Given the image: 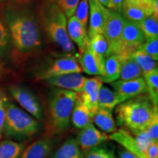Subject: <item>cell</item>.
Listing matches in <instances>:
<instances>
[{
  "label": "cell",
  "mask_w": 158,
  "mask_h": 158,
  "mask_svg": "<svg viewBox=\"0 0 158 158\" xmlns=\"http://www.w3.org/2000/svg\"><path fill=\"white\" fill-rule=\"evenodd\" d=\"M6 73V68L5 66V64L2 61L1 58H0V78H3Z\"/></svg>",
  "instance_id": "60d3db41"
},
{
  "label": "cell",
  "mask_w": 158,
  "mask_h": 158,
  "mask_svg": "<svg viewBox=\"0 0 158 158\" xmlns=\"http://www.w3.org/2000/svg\"><path fill=\"white\" fill-rule=\"evenodd\" d=\"M78 93L54 89L50 93L47 110V130L50 134L61 133L69 127Z\"/></svg>",
  "instance_id": "277c9868"
},
{
  "label": "cell",
  "mask_w": 158,
  "mask_h": 158,
  "mask_svg": "<svg viewBox=\"0 0 158 158\" xmlns=\"http://www.w3.org/2000/svg\"><path fill=\"white\" fill-rule=\"evenodd\" d=\"M67 30L69 38L78 48L79 54H81L89 44V36L86 27H84L74 15L69 18Z\"/></svg>",
  "instance_id": "2e32d148"
},
{
  "label": "cell",
  "mask_w": 158,
  "mask_h": 158,
  "mask_svg": "<svg viewBox=\"0 0 158 158\" xmlns=\"http://www.w3.org/2000/svg\"><path fill=\"white\" fill-rule=\"evenodd\" d=\"M86 78L80 73H72L47 78L43 81L54 87L79 93L84 89Z\"/></svg>",
  "instance_id": "4fadbf2b"
},
{
  "label": "cell",
  "mask_w": 158,
  "mask_h": 158,
  "mask_svg": "<svg viewBox=\"0 0 158 158\" xmlns=\"http://www.w3.org/2000/svg\"><path fill=\"white\" fill-rule=\"evenodd\" d=\"M113 158H114V157H113Z\"/></svg>",
  "instance_id": "f6af8a7d"
},
{
  "label": "cell",
  "mask_w": 158,
  "mask_h": 158,
  "mask_svg": "<svg viewBox=\"0 0 158 158\" xmlns=\"http://www.w3.org/2000/svg\"><path fill=\"white\" fill-rule=\"evenodd\" d=\"M49 1L56 4L64 12L67 19H69L74 15L77 6L81 0H49Z\"/></svg>",
  "instance_id": "1f68e13d"
},
{
  "label": "cell",
  "mask_w": 158,
  "mask_h": 158,
  "mask_svg": "<svg viewBox=\"0 0 158 158\" xmlns=\"http://www.w3.org/2000/svg\"><path fill=\"white\" fill-rule=\"evenodd\" d=\"M19 1V0H0V4H7L9 2H13Z\"/></svg>",
  "instance_id": "7bdbcfd3"
},
{
  "label": "cell",
  "mask_w": 158,
  "mask_h": 158,
  "mask_svg": "<svg viewBox=\"0 0 158 158\" xmlns=\"http://www.w3.org/2000/svg\"><path fill=\"white\" fill-rule=\"evenodd\" d=\"M138 51H142L144 54L149 55L152 58L157 61L158 59V38H151L146 40L143 44Z\"/></svg>",
  "instance_id": "d6a6232c"
},
{
  "label": "cell",
  "mask_w": 158,
  "mask_h": 158,
  "mask_svg": "<svg viewBox=\"0 0 158 158\" xmlns=\"http://www.w3.org/2000/svg\"><path fill=\"white\" fill-rule=\"evenodd\" d=\"M81 158H84V157H83V155L81 156Z\"/></svg>",
  "instance_id": "ee69618b"
},
{
  "label": "cell",
  "mask_w": 158,
  "mask_h": 158,
  "mask_svg": "<svg viewBox=\"0 0 158 158\" xmlns=\"http://www.w3.org/2000/svg\"><path fill=\"white\" fill-rule=\"evenodd\" d=\"M110 86L124 101L143 94H147V87L143 77L133 80H117L110 83Z\"/></svg>",
  "instance_id": "8fae6325"
},
{
  "label": "cell",
  "mask_w": 158,
  "mask_h": 158,
  "mask_svg": "<svg viewBox=\"0 0 158 158\" xmlns=\"http://www.w3.org/2000/svg\"><path fill=\"white\" fill-rule=\"evenodd\" d=\"M41 29L62 51L64 56H75L76 48L68 35V19L56 4L45 0L37 12Z\"/></svg>",
  "instance_id": "7a4b0ae2"
},
{
  "label": "cell",
  "mask_w": 158,
  "mask_h": 158,
  "mask_svg": "<svg viewBox=\"0 0 158 158\" xmlns=\"http://www.w3.org/2000/svg\"><path fill=\"white\" fill-rule=\"evenodd\" d=\"M121 67V59L118 54H110L106 59L104 63V73L100 77L102 81L106 84L118 80Z\"/></svg>",
  "instance_id": "ffe728a7"
},
{
  "label": "cell",
  "mask_w": 158,
  "mask_h": 158,
  "mask_svg": "<svg viewBox=\"0 0 158 158\" xmlns=\"http://www.w3.org/2000/svg\"><path fill=\"white\" fill-rule=\"evenodd\" d=\"M135 23L140 27L146 40L158 38V17L152 14Z\"/></svg>",
  "instance_id": "83f0119b"
},
{
  "label": "cell",
  "mask_w": 158,
  "mask_h": 158,
  "mask_svg": "<svg viewBox=\"0 0 158 158\" xmlns=\"http://www.w3.org/2000/svg\"><path fill=\"white\" fill-rule=\"evenodd\" d=\"M54 143L49 138H43L33 142L23 150L19 158H48Z\"/></svg>",
  "instance_id": "ac0fdd59"
},
{
  "label": "cell",
  "mask_w": 158,
  "mask_h": 158,
  "mask_svg": "<svg viewBox=\"0 0 158 158\" xmlns=\"http://www.w3.org/2000/svg\"><path fill=\"white\" fill-rule=\"evenodd\" d=\"M147 87V94L151 98L154 103L157 105L158 102V70H154L151 72L143 74Z\"/></svg>",
  "instance_id": "4dcf8cb0"
},
{
  "label": "cell",
  "mask_w": 158,
  "mask_h": 158,
  "mask_svg": "<svg viewBox=\"0 0 158 158\" xmlns=\"http://www.w3.org/2000/svg\"><path fill=\"white\" fill-rule=\"evenodd\" d=\"M86 154V158H113V153L110 152L106 148L102 147H94Z\"/></svg>",
  "instance_id": "e575fe53"
},
{
  "label": "cell",
  "mask_w": 158,
  "mask_h": 158,
  "mask_svg": "<svg viewBox=\"0 0 158 158\" xmlns=\"http://www.w3.org/2000/svg\"><path fill=\"white\" fill-rule=\"evenodd\" d=\"M122 102L123 99L114 89L103 85L101 86L98 96V108L113 111L116 106Z\"/></svg>",
  "instance_id": "44dd1931"
},
{
  "label": "cell",
  "mask_w": 158,
  "mask_h": 158,
  "mask_svg": "<svg viewBox=\"0 0 158 158\" xmlns=\"http://www.w3.org/2000/svg\"><path fill=\"white\" fill-rule=\"evenodd\" d=\"M5 121L3 135L7 139L24 140L38 131L36 119L5 98Z\"/></svg>",
  "instance_id": "5b68a950"
},
{
  "label": "cell",
  "mask_w": 158,
  "mask_h": 158,
  "mask_svg": "<svg viewBox=\"0 0 158 158\" xmlns=\"http://www.w3.org/2000/svg\"><path fill=\"white\" fill-rule=\"evenodd\" d=\"M81 156L78 141L76 138H71L67 140L51 158H81Z\"/></svg>",
  "instance_id": "484cf974"
},
{
  "label": "cell",
  "mask_w": 158,
  "mask_h": 158,
  "mask_svg": "<svg viewBox=\"0 0 158 158\" xmlns=\"http://www.w3.org/2000/svg\"><path fill=\"white\" fill-rule=\"evenodd\" d=\"M102 5H103L104 7H108V0H97Z\"/></svg>",
  "instance_id": "b9f144b4"
},
{
  "label": "cell",
  "mask_w": 158,
  "mask_h": 158,
  "mask_svg": "<svg viewBox=\"0 0 158 158\" xmlns=\"http://www.w3.org/2000/svg\"><path fill=\"white\" fill-rule=\"evenodd\" d=\"M92 122H94V123L106 133H112L117 130L113 114L110 110L98 108L96 113L94 114Z\"/></svg>",
  "instance_id": "cb8c5ba5"
},
{
  "label": "cell",
  "mask_w": 158,
  "mask_h": 158,
  "mask_svg": "<svg viewBox=\"0 0 158 158\" xmlns=\"http://www.w3.org/2000/svg\"><path fill=\"white\" fill-rule=\"evenodd\" d=\"M2 19L11 37L12 45L19 54H32L42 45V29L37 12L25 0L5 4Z\"/></svg>",
  "instance_id": "6da1fadb"
},
{
  "label": "cell",
  "mask_w": 158,
  "mask_h": 158,
  "mask_svg": "<svg viewBox=\"0 0 158 158\" xmlns=\"http://www.w3.org/2000/svg\"><path fill=\"white\" fill-rule=\"evenodd\" d=\"M24 143L6 140L0 142V158H19Z\"/></svg>",
  "instance_id": "4316f807"
},
{
  "label": "cell",
  "mask_w": 158,
  "mask_h": 158,
  "mask_svg": "<svg viewBox=\"0 0 158 158\" xmlns=\"http://www.w3.org/2000/svg\"><path fill=\"white\" fill-rule=\"evenodd\" d=\"M130 56L140 67L143 74L157 69V61L142 51H136L135 52L130 54Z\"/></svg>",
  "instance_id": "f546056e"
},
{
  "label": "cell",
  "mask_w": 158,
  "mask_h": 158,
  "mask_svg": "<svg viewBox=\"0 0 158 158\" xmlns=\"http://www.w3.org/2000/svg\"><path fill=\"white\" fill-rule=\"evenodd\" d=\"M6 96L4 92L0 89V140L3 136L4 125L5 121V100Z\"/></svg>",
  "instance_id": "d590c367"
},
{
  "label": "cell",
  "mask_w": 158,
  "mask_h": 158,
  "mask_svg": "<svg viewBox=\"0 0 158 158\" xmlns=\"http://www.w3.org/2000/svg\"><path fill=\"white\" fill-rule=\"evenodd\" d=\"M12 46L9 30L2 17H0V58H7L10 53Z\"/></svg>",
  "instance_id": "f1b7e54d"
},
{
  "label": "cell",
  "mask_w": 158,
  "mask_h": 158,
  "mask_svg": "<svg viewBox=\"0 0 158 158\" xmlns=\"http://www.w3.org/2000/svg\"><path fill=\"white\" fill-rule=\"evenodd\" d=\"M146 158H158V142H153L145 153Z\"/></svg>",
  "instance_id": "74e56055"
},
{
  "label": "cell",
  "mask_w": 158,
  "mask_h": 158,
  "mask_svg": "<svg viewBox=\"0 0 158 158\" xmlns=\"http://www.w3.org/2000/svg\"><path fill=\"white\" fill-rule=\"evenodd\" d=\"M105 24L103 35L109 44L111 54H121V39L125 19L121 13L104 7Z\"/></svg>",
  "instance_id": "8992f818"
},
{
  "label": "cell",
  "mask_w": 158,
  "mask_h": 158,
  "mask_svg": "<svg viewBox=\"0 0 158 158\" xmlns=\"http://www.w3.org/2000/svg\"><path fill=\"white\" fill-rule=\"evenodd\" d=\"M102 82L100 76L86 78L84 89L78 93L77 100L86 106L92 114L98 110V96Z\"/></svg>",
  "instance_id": "30bf717a"
},
{
  "label": "cell",
  "mask_w": 158,
  "mask_h": 158,
  "mask_svg": "<svg viewBox=\"0 0 158 158\" xmlns=\"http://www.w3.org/2000/svg\"><path fill=\"white\" fill-rule=\"evenodd\" d=\"M89 47L100 62L104 65L105 60L111 54L109 44L103 34H98L89 38Z\"/></svg>",
  "instance_id": "7402d4cb"
},
{
  "label": "cell",
  "mask_w": 158,
  "mask_h": 158,
  "mask_svg": "<svg viewBox=\"0 0 158 158\" xmlns=\"http://www.w3.org/2000/svg\"><path fill=\"white\" fill-rule=\"evenodd\" d=\"M144 131L152 141L158 142V118H156Z\"/></svg>",
  "instance_id": "8d00e7d4"
},
{
  "label": "cell",
  "mask_w": 158,
  "mask_h": 158,
  "mask_svg": "<svg viewBox=\"0 0 158 158\" xmlns=\"http://www.w3.org/2000/svg\"><path fill=\"white\" fill-rule=\"evenodd\" d=\"M78 62L82 71L89 76H102L104 73V65L99 61L87 45L81 54L78 55Z\"/></svg>",
  "instance_id": "e0dca14e"
},
{
  "label": "cell",
  "mask_w": 158,
  "mask_h": 158,
  "mask_svg": "<svg viewBox=\"0 0 158 158\" xmlns=\"http://www.w3.org/2000/svg\"><path fill=\"white\" fill-rule=\"evenodd\" d=\"M108 138L117 142L127 151L135 155L139 158H146L147 150L139 143L133 135L124 129H117L115 132L108 135Z\"/></svg>",
  "instance_id": "5bb4252c"
},
{
  "label": "cell",
  "mask_w": 158,
  "mask_h": 158,
  "mask_svg": "<svg viewBox=\"0 0 158 158\" xmlns=\"http://www.w3.org/2000/svg\"><path fill=\"white\" fill-rule=\"evenodd\" d=\"M124 0H108V5L107 8L121 13L122 7Z\"/></svg>",
  "instance_id": "f35d334b"
},
{
  "label": "cell",
  "mask_w": 158,
  "mask_h": 158,
  "mask_svg": "<svg viewBox=\"0 0 158 158\" xmlns=\"http://www.w3.org/2000/svg\"><path fill=\"white\" fill-rule=\"evenodd\" d=\"M89 23V39L98 34H103L105 24L104 6L97 0H88Z\"/></svg>",
  "instance_id": "9a60e30c"
},
{
  "label": "cell",
  "mask_w": 158,
  "mask_h": 158,
  "mask_svg": "<svg viewBox=\"0 0 158 158\" xmlns=\"http://www.w3.org/2000/svg\"><path fill=\"white\" fill-rule=\"evenodd\" d=\"M118 125H123L131 133L144 131L156 118H158L157 105L148 94L129 99L116 106Z\"/></svg>",
  "instance_id": "3957f363"
},
{
  "label": "cell",
  "mask_w": 158,
  "mask_h": 158,
  "mask_svg": "<svg viewBox=\"0 0 158 158\" xmlns=\"http://www.w3.org/2000/svg\"><path fill=\"white\" fill-rule=\"evenodd\" d=\"M82 69L79 65L76 57L64 56L60 58L53 59L44 66L36 71L35 78L37 81H44L52 77L62 75L81 73Z\"/></svg>",
  "instance_id": "52a82bcc"
},
{
  "label": "cell",
  "mask_w": 158,
  "mask_h": 158,
  "mask_svg": "<svg viewBox=\"0 0 158 158\" xmlns=\"http://www.w3.org/2000/svg\"><path fill=\"white\" fill-rule=\"evenodd\" d=\"M93 114L86 106L78 100H76V104L71 114L70 121L75 127L82 129L90 123H92Z\"/></svg>",
  "instance_id": "603a6c76"
},
{
  "label": "cell",
  "mask_w": 158,
  "mask_h": 158,
  "mask_svg": "<svg viewBox=\"0 0 158 158\" xmlns=\"http://www.w3.org/2000/svg\"><path fill=\"white\" fill-rule=\"evenodd\" d=\"M118 155L119 158H139L135 155L125 149H121L118 151Z\"/></svg>",
  "instance_id": "ab89813d"
},
{
  "label": "cell",
  "mask_w": 158,
  "mask_h": 158,
  "mask_svg": "<svg viewBox=\"0 0 158 158\" xmlns=\"http://www.w3.org/2000/svg\"><path fill=\"white\" fill-rule=\"evenodd\" d=\"M8 89L11 96L23 109L37 119H43V110L42 106L38 98L31 91L20 85H11L9 86Z\"/></svg>",
  "instance_id": "ba28073f"
},
{
  "label": "cell",
  "mask_w": 158,
  "mask_h": 158,
  "mask_svg": "<svg viewBox=\"0 0 158 158\" xmlns=\"http://www.w3.org/2000/svg\"><path fill=\"white\" fill-rule=\"evenodd\" d=\"M121 13H122V16L126 20L134 22L141 21L151 15L142 7L130 2L128 0H124Z\"/></svg>",
  "instance_id": "d4e9b609"
},
{
  "label": "cell",
  "mask_w": 158,
  "mask_h": 158,
  "mask_svg": "<svg viewBox=\"0 0 158 158\" xmlns=\"http://www.w3.org/2000/svg\"><path fill=\"white\" fill-rule=\"evenodd\" d=\"M146 38L137 23L125 19L121 39V54L130 55L141 47Z\"/></svg>",
  "instance_id": "9c48e42d"
},
{
  "label": "cell",
  "mask_w": 158,
  "mask_h": 158,
  "mask_svg": "<svg viewBox=\"0 0 158 158\" xmlns=\"http://www.w3.org/2000/svg\"><path fill=\"white\" fill-rule=\"evenodd\" d=\"M89 10V8L88 0H81L73 15L86 27L88 23Z\"/></svg>",
  "instance_id": "836d02e7"
},
{
  "label": "cell",
  "mask_w": 158,
  "mask_h": 158,
  "mask_svg": "<svg viewBox=\"0 0 158 158\" xmlns=\"http://www.w3.org/2000/svg\"><path fill=\"white\" fill-rule=\"evenodd\" d=\"M76 139L80 149L83 152L86 153L92 148L100 145L109 138L106 133H102L97 129L93 124L90 123L80 130Z\"/></svg>",
  "instance_id": "7c38bea8"
},
{
  "label": "cell",
  "mask_w": 158,
  "mask_h": 158,
  "mask_svg": "<svg viewBox=\"0 0 158 158\" xmlns=\"http://www.w3.org/2000/svg\"><path fill=\"white\" fill-rule=\"evenodd\" d=\"M121 67L118 80H133L143 77V73L130 55H119Z\"/></svg>",
  "instance_id": "d6986e66"
}]
</instances>
